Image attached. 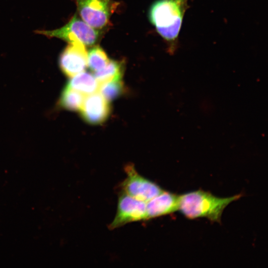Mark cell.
Returning a JSON list of instances; mask_svg holds the SVG:
<instances>
[{
	"label": "cell",
	"mask_w": 268,
	"mask_h": 268,
	"mask_svg": "<svg viewBox=\"0 0 268 268\" xmlns=\"http://www.w3.org/2000/svg\"><path fill=\"white\" fill-rule=\"evenodd\" d=\"M179 196L163 191L146 203L147 220L178 210Z\"/></svg>",
	"instance_id": "cell-9"
},
{
	"label": "cell",
	"mask_w": 268,
	"mask_h": 268,
	"mask_svg": "<svg viewBox=\"0 0 268 268\" xmlns=\"http://www.w3.org/2000/svg\"><path fill=\"white\" fill-rule=\"evenodd\" d=\"M146 203L120 192L116 214L108 228L114 230L129 223L147 220Z\"/></svg>",
	"instance_id": "cell-6"
},
{
	"label": "cell",
	"mask_w": 268,
	"mask_h": 268,
	"mask_svg": "<svg viewBox=\"0 0 268 268\" xmlns=\"http://www.w3.org/2000/svg\"><path fill=\"white\" fill-rule=\"evenodd\" d=\"M84 95L66 85L60 99V105L70 111L79 110L84 99Z\"/></svg>",
	"instance_id": "cell-12"
},
{
	"label": "cell",
	"mask_w": 268,
	"mask_h": 268,
	"mask_svg": "<svg viewBox=\"0 0 268 268\" xmlns=\"http://www.w3.org/2000/svg\"><path fill=\"white\" fill-rule=\"evenodd\" d=\"M189 0H157L151 6L149 18L158 33L169 42L179 35Z\"/></svg>",
	"instance_id": "cell-2"
},
{
	"label": "cell",
	"mask_w": 268,
	"mask_h": 268,
	"mask_svg": "<svg viewBox=\"0 0 268 268\" xmlns=\"http://www.w3.org/2000/svg\"><path fill=\"white\" fill-rule=\"evenodd\" d=\"M124 65L121 61L110 60L100 70L95 72L94 76L99 85L110 81L122 79Z\"/></svg>",
	"instance_id": "cell-11"
},
{
	"label": "cell",
	"mask_w": 268,
	"mask_h": 268,
	"mask_svg": "<svg viewBox=\"0 0 268 268\" xmlns=\"http://www.w3.org/2000/svg\"><path fill=\"white\" fill-rule=\"evenodd\" d=\"M109 61L105 52L99 46L93 47L87 52V66L94 72L105 67Z\"/></svg>",
	"instance_id": "cell-13"
},
{
	"label": "cell",
	"mask_w": 268,
	"mask_h": 268,
	"mask_svg": "<svg viewBox=\"0 0 268 268\" xmlns=\"http://www.w3.org/2000/svg\"><path fill=\"white\" fill-rule=\"evenodd\" d=\"M241 197L222 198L201 190L193 191L179 196L178 210L189 219L204 217L219 222L224 208Z\"/></svg>",
	"instance_id": "cell-1"
},
{
	"label": "cell",
	"mask_w": 268,
	"mask_h": 268,
	"mask_svg": "<svg viewBox=\"0 0 268 268\" xmlns=\"http://www.w3.org/2000/svg\"><path fill=\"white\" fill-rule=\"evenodd\" d=\"M59 65L63 72L71 77L84 71L87 66V52L79 43H69L62 52Z\"/></svg>",
	"instance_id": "cell-7"
},
{
	"label": "cell",
	"mask_w": 268,
	"mask_h": 268,
	"mask_svg": "<svg viewBox=\"0 0 268 268\" xmlns=\"http://www.w3.org/2000/svg\"><path fill=\"white\" fill-rule=\"evenodd\" d=\"M37 33L48 37H56L69 43H79L91 46L98 40L100 32L75 15L64 26L53 30H38Z\"/></svg>",
	"instance_id": "cell-3"
},
{
	"label": "cell",
	"mask_w": 268,
	"mask_h": 268,
	"mask_svg": "<svg viewBox=\"0 0 268 268\" xmlns=\"http://www.w3.org/2000/svg\"><path fill=\"white\" fill-rule=\"evenodd\" d=\"M82 118L92 125L104 122L109 117L110 107L109 102L99 92L88 95L79 110Z\"/></svg>",
	"instance_id": "cell-8"
},
{
	"label": "cell",
	"mask_w": 268,
	"mask_h": 268,
	"mask_svg": "<svg viewBox=\"0 0 268 268\" xmlns=\"http://www.w3.org/2000/svg\"><path fill=\"white\" fill-rule=\"evenodd\" d=\"M81 19L95 29H101L109 22L118 3L113 0H77Z\"/></svg>",
	"instance_id": "cell-5"
},
{
	"label": "cell",
	"mask_w": 268,
	"mask_h": 268,
	"mask_svg": "<svg viewBox=\"0 0 268 268\" xmlns=\"http://www.w3.org/2000/svg\"><path fill=\"white\" fill-rule=\"evenodd\" d=\"M125 171L127 177L119 185L120 192L147 202L164 191L157 184L139 174L133 164L126 165Z\"/></svg>",
	"instance_id": "cell-4"
},
{
	"label": "cell",
	"mask_w": 268,
	"mask_h": 268,
	"mask_svg": "<svg viewBox=\"0 0 268 268\" xmlns=\"http://www.w3.org/2000/svg\"><path fill=\"white\" fill-rule=\"evenodd\" d=\"M124 85L121 79L112 80L99 85V93L108 102L119 97L124 92Z\"/></svg>",
	"instance_id": "cell-14"
},
{
	"label": "cell",
	"mask_w": 268,
	"mask_h": 268,
	"mask_svg": "<svg viewBox=\"0 0 268 268\" xmlns=\"http://www.w3.org/2000/svg\"><path fill=\"white\" fill-rule=\"evenodd\" d=\"M83 95H89L98 90L99 84L94 76L83 71L72 77L67 84Z\"/></svg>",
	"instance_id": "cell-10"
}]
</instances>
